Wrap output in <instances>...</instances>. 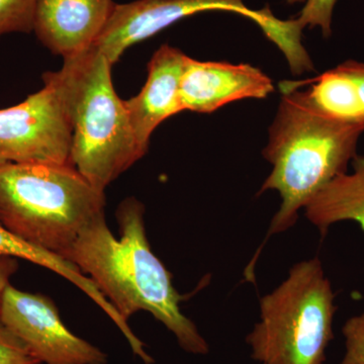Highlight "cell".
I'll list each match as a JSON object with an SVG mask.
<instances>
[{
  "label": "cell",
  "instance_id": "obj_19",
  "mask_svg": "<svg viewBox=\"0 0 364 364\" xmlns=\"http://www.w3.org/2000/svg\"><path fill=\"white\" fill-rule=\"evenodd\" d=\"M18 262L16 258L9 256H0V305H1L2 296L6 287L9 286L11 277L16 272Z\"/></svg>",
  "mask_w": 364,
  "mask_h": 364
},
{
  "label": "cell",
  "instance_id": "obj_13",
  "mask_svg": "<svg viewBox=\"0 0 364 364\" xmlns=\"http://www.w3.org/2000/svg\"><path fill=\"white\" fill-rule=\"evenodd\" d=\"M308 83L313 85L309 90L311 98L326 114L348 123H364V107L358 85L338 66L312 80L294 82L296 86L289 82L284 85L298 88Z\"/></svg>",
  "mask_w": 364,
  "mask_h": 364
},
{
  "label": "cell",
  "instance_id": "obj_6",
  "mask_svg": "<svg viewBox=\"0 0 364 364\" xmlns=\"http://www.w3.org/2000/svg\"><path fill=\"white\" fill-rule=\"evenodd\" d=\"M214 11H230L250 18L284 53L294 50L301 39V28L296 21L275 18L268 6L253 11L242 0H136L116 4L92 47L100 50L114 66L132 46L188 16Z\"/></svg>",
  "mask_w": 364,
  "mask_h": 364
},
{
  "label": "cell",
  "instance_id": "obj_16",
  "mask_svg": "<svg viewBox=\"0 0 364 364\" xmlns=\"http://www.w3.org/2000/svg\"><path fill=\"white\" fill-rule=\"evenodd\" d=\"M287 4L306 2L301 14L296 21L301 28L306 26L311 28L318 26L325 38H329L332 33L333 11L337 0H286Z\"/></svg>",
  "mask_w": 364,
  "mask_h": 364
},
{
  "label": "cell",
  "instance_id": "obj_8",
  "mask_svg": "<svg viewBox=\"0 0 364 364\" xmlns=\"http://www.w3.org/2000/svg\"><path fill=\"white\" fill-rule=\"evenodd\" d=\"M0 322L45 364H107L109 356L67 328L54 301L9 284L2 296Z\"/></svg>",
  "mask_w": 364,
  "mask_h": 364
},
{
  "label": "cell",
  "instance_id": "obj_11",
  "mask_svg": "<svg viewBox=\"0 0 364 364\" xmlns=\"http://www.w3.org/2000/svg\"><path fill=\"white\" fill-rule=\"evenodd\" d=\"M186 57L177 48L162 45L148 64V78L142 90L124 100L136 142L145 153L157 127L183 112L181 81Z\"/></svg>",
  "mask_w": 364,
  "mask_h": 364
},
{
  "label": "cell",
  "instance_id": "obj_14",
  "mask_svg": "<svg viewBox=\"0 0 364 364\" xmlns=\"http://www.w3.org/2000/svg\"><path fill=\"white\" fill-rule=\"evenodd\" d=\"M0 256H9L16 259H25L57 273L78 287L92 299L102 310H107L109 303L98 291L92 282L85 277L75 265L58 255L35 247L11 233L0 224Z\"/></svg>",
  "mask_w": 364,
  "mask_h": 364
},
{
  "label": "cell",
  "instance_id": "obj_4",
  "mask_svg": "<svg viewBox=\"0 0 364 364\" xmlns=\"http://www.w3.org/2000/svg\"><path fill=\"white\" fill-rule=\"evenodd\" d=\"M104 214L105 191L71 163L0 166V224L35 247L63 258L81 231Z\"/></svg>",
  "mask_w": 364,
  "mask_h": 364
},
{
  "label": "cell",
  "instance_id": "obj_9",
  "mask_svg": "<svg viewBox=\"0 0 364 364\" xmlns=\"http://www.w3.org/2000/svg\"><path fill=\"white\" fill-rule=\"evenodd\" d=\"M273 90L272 79L250 64L186 57L181 81L183 111L212 114L236 100L267 97Z\"/></svg>",
  "mask_w": 364,
  "mask_h": 364
},
{
  "label": "cell",
  "instance_id": "obj_15",
  "mask_svg": "<svg viewBox=\"0 0 364 364\" xmlns=\"http://www.w3.org/2000/svg\"><path fill=\"white\" fill-rule=\"evenodd\" d=\"M39 0H0V37L11 33L33 32Z\"/></svg>",
  "mask_w": 364,
  "mask_h": 364
},
{
  "label": "cell",
  "instance_id": "obj_7",
  "mask_svg": "<svg viewBox=\"0 0 364 364\" xmlns=\"http://www.w3.org/2000/svg\"><path fill=\"white\" fill-rule=\"evenodd\" d=\"M44 87L21 104L0 109V166L70 162L72 130L57 86Z\"/></svg>",
  "mask_w": 364,
  "mask_h": 364
},
{
  "label": "cell",
  "instance_id": "obj_5",
  "mask_svg": "<svg viewBox=\"0 0 364 364\" xmlns=\"http://www.w3.org/2000/svg\"><path fill=\"white\" fill-rule=\"evenodd\" d=\"M337 306L318 257L301 261L259 301V321L246 337L259 364H326Z\"/></svg>",
  "mask_w": 364,
  "mask_h": 364
},
{
  "label": "cell",
  "instance_id": "obj_12",
  "mask_svg": "<svg viewBox=\"0 0 364 364\" xmlns=\"http://www.w3.org/2000/svg\"><path fill=\"white\" fill-rule=\"evenodd\" d=\"M352 172H345L318 189L304 210L308 221L325 234L338 222L358 223L364 231V156L352 160Z\"/></svg>",
  "mask_w": 364,
  "mask_h": 364
},
{
  "label": "cell",
  "instance_id": "obj_3",
  "mask_svg": "<svg viewBox=\"0 0 364 364\" xmlns=\"http://www.w3.org/2000/svg\"><path fill=\"white\" fill-rule=\"evenodd\" d=\"M112 68L91 47L64 59L60 70L44 74L58 88L70 122L71 164L102 191L146 154L114 90Z\"/></svg>",
  "mask_w": 364,
  "mask_h": 364
},
{
  "label": "cell",
  "instance_id": "obj_1",
  "mask_svg": "<svg viewBox=\"0 0 364 364\" xmlns=\"http://www.w3.org/2000/svg\"><path fill=\"white\" fill-rule=\"evenodd\" d=\"M116 217L119 239L107 226L105 214L100 215L81 231L64 259L95 284L124 321L141 311L150 313L173 334L182 350L207 355V340L182 313L184 296L151 249L143 203L133 196L126 198Z\"/></svg>",
  "mask_w": 364,
  "mask_h": 364
},
{
  "label": "cell",
  "instance_id": "obj_18",
  "mask_svg": "<svg viewBox=\"0 0 364 364\" xmlns=\"http://www.w3.org/2000/svg\"><path fill=\"white\" fill-rule=\"evenodd\" d=\"M0 364H42L18 336L0 322Z\"/></svg>",
  "mask_w": 364,
  "mask_h": 364
},
{
  "label": "cell",
  "instance_id": "obj_17",
  "mask_svg": "<svg viewBox=\"0 0 364 364\" xmlns=\"http://www.w3.org/2000/svg\"><path fill=\"white\" fill-rule=\"evenodd\" d=\"M345 353L339 364H364V312L345 322L342 328Z\"/></svg>",
  "mask_w": 364,
  "mask_h": 364
},
{
  "label": "cell",
  "instance_id": "obj_2",
  "mask_svg": "<svg viewBox=\"0 0 364 364\" xmlns=\"http://www.w3.org/2000/svg\"><path fill=\"white\" fill-rule=\"evenodd\" d=\"M269 138L262 154L272 165L258 195L277 191L282 198L268 237L294 226L299 210L325 184L347 172L358 156L364 123L328 116L313 102L309 90L284 85Z\"/></svg>",
  "mask_w": 364,
  "mask_h": 364
},
{
  "label": "cell",
  "instance_id": "obj_20",
  "mask_svg": "<svg viewBox=\"0 0 364 364\" xmlns=\"http://www.w3.org/2000/svg\"><path fill=\"white\" fill-rule=\"evenodd\" d=\"M341 70L345 73L348 74L349 76L358 85L359 95H360L361 100L364 107V63L363 62L354 61V60H348L344 63L338 65Z\"/></svg>",
  "mask_w": 364,
  "mask_h": 364
},
{
  "label": "cell",
  "instance_id": "obj_10",
  "mask_svg": "<svg viewBox=\"0 0 364 364\" xmlns=\"http://www.w3.org/2000/svg\"><path fill=\"white\" fill-rule=\"evenodd\" d=\"M116 4L112 0H39L33 32L53 54L70 58L95 45Z\"/></svg>",
  "mask_w": 364,
  "mask_h": 364
}]
</instances>
